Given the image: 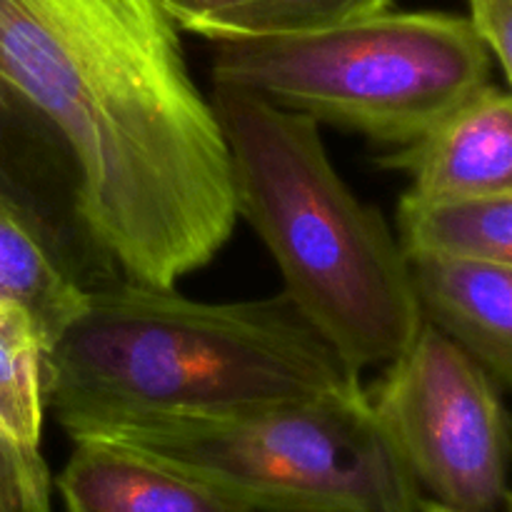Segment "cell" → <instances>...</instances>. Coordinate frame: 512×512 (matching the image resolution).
I'll list each match as a JSON object with an SVG mask.
<instances>
[{
    "mask_svg": "<svg viewBox=\"0 0 512 512\" xmlns=\"http://www.w3.org/2000/svg\"><path fill=\"white\" fill-rule=\"evenodd\" d=\"M0 85L65 143L75 215L120 278L175 288L228 243V145L160 0H0Z\"/></svg>",
    "mask_w": 512,
    "mask_h": 512,
    "instance_id": "cell-1",
    "label": "cell"
},
{
    "mask_svg": "<svg viewBox=\"0 0 512 512\" xmlns=\"http://www.w3.org/2000/svg\"><path fill=\"white\" fill-rule=\"evenodd\" d=\"M55 418H218L360 388L285 293L200 303L118 278L88 288L45 350Z\"/></svg>",
    "mask_w": 512,
    "mask_h": 512,
    "instance_id": "cell-2",
    "label": "cell"
},
{
    "mask_svg": "<svg viewBox=\"0 0 512 512\" xmlns=\"http://www.w3.org/2000/svg\"><path fill=\"white\" fill-rule=\"evenodd\" d=\"M235 210L283 275V293L355 370L388 365L425 315L400 238L333 168L318 123L248 90L210 95Z\"/></svg>",
    "mask_w": 512,
    "mask_h": 512,
    "instance_id": "cell-3",
    "label": "cell"
},
{
    "mask_svg": "<svg viewBox=\"0 0 512 512\" xmlns=\"http://www.w3.org/2000/svg\"><path fill=\"white\" fill-rule=\"evenodd\" d=\"M103 440L218 485L255 512H423L365 388L218 418H75Z\"/></svg>",
    "mask_w": 512,
    "mask_h": 512,
    "instance_id": "cell-4",
    "label": "cell"
},
{
    "mask_svg": "<svg viewBox=\"0 0 512 512\" xmlns=\"http://www.w3.org/2000/svg\"><path fill=\"white\" fill-rule=\"evenodd\" d=\"M470 15H365L310 33L213 43V85L248 90L315 123L408 145L490 83Z\"/></svg>",
    "mask_w": 512,
    "mask_h": 512,
    "instance_id": "cell-5",
    "label": "cell"
},
{
    "mask_svg": "<svg viewBox=\"0 0 512 512\" xmlns=\"http://www.w3.org/2000/svg\"><path fill=\"white\" fill-rule=\"evenodd\" d=\"M368 398L400 460L433 503L453 512H493L503 503V405L483 365L443 330L423 320Z\"/></svg>",
    "mask_w": 512,
    "mask_h": 512,
    "instance_id": "cell-6",
    "label": "cell"
},
{
    "mask_svg": "<svg viewBox=\"0 0 512 512\" xmlns=\"http://www.w3.org/2000/svg\"><path fill=\"white\" fill-rule=\"evenodd\" d=\"M408 173L403 200L460 203L512 193V93L485 85L418 140L380 158Z\"/></svg>",
    "mask_w": 512,
    "mask_h": 512,
    "instance_id": "cell-7",
    "label": "cell"
},
{
    "mask_svg": "<svg viewBox=\"0 0 512 512\" xmlns=\"http://www.w3.org/2000/svg\"><path fill=\"white\" fill-rule=\"evenodd\" d=\"M58 475L65 512H255L218 485L103 440H73Z\"/></svg>",
    "mask_w": 512,
    "mask_h": 512,
    "instance_id": "cell-8",
    "label": "cell"
},
{
    "mask_svg": "<svg viewBox=\"0 0 512 512\" xmlns=\"http://www.w3.org/2000/svg\"><path fill=\"white\" fill-rule=\"evenodd\" d=\"M408 258L425 320L512 388V268L448 255Z\"/></svg>",
    "mask_w": 512,
    "mask_h": 512,
    "instance_id": "cell-9",
    "label": "cell"
},
{
    "mask_svg": "<svg viewBox=\"0 0 512 512\" xmlns=\"http://www.w3.org/2000/svg\"><path fill=\"white\" fill-rule=\"evenodd\" d=\"M88 288L73 275L43 225L8 193L0 195V303L33 318L45 350L85 303Z\"/></svg>",
    "mask_w": 512,
    "mask_h": 512,
    "instance_id": "cell-10",
    "label": "cell"
},
{
    "mask_svg": "<svg viewBox=\"0 0 512 512\" xmlns=\"http://www.w3.org/2000/svg\"><path fill=\"white\" fill-rule=\"evenodd\" d=\"M393 0H160L175 28L220 40L310 33L383 13Z\"/></svg>",
    "mask_w": 512,
    "mask_h": 512,
    "instance_id": "cell-11",
    "label": "cell"
},
{
    "mask_svg": "<svg viewBox=\"0 0 512 512\" xmlns=\"http://www.w3.org/2000/svg\"><path fill=\"white\" fill-rule=\"evenodd\" d=\"M398 233L408 255H448L512 268V193L430 205L400 200Z\"/></svg>",
    "mask_w": 512,
    "mask_h": 512,
    "instance_id": "cell-12",
    "label": "cell"
},
{
    "mask_svg": "<svg viewBox=\"0 0 512 512\" xmlns=\"http://www.w3.org/2000/svg\"><path fill=\"white\" fill-rule=\"evenodd\" d=\"M45 345L20 305L0 303V428L40 448L45 413Z\"/></svg>",
    "mask_w": 512,
    "mask_h": 512,
    "instance_id": "cell-13",
    "label": "cell"
},
{
    "mask_svg": "<svg viewBox=\"0 0 512 512\" xmlns=\"http://www.w3.org/2000/svg\"><path fill=\"white\" fill-rule=\"evenodd\" d=\"M50 470L40 448L0 428V512H50Z\"/></svg>",
    "mask_w": 512,
    "mask_h": 512,
    "instance_id": "cell-14",
    "label": "cell"
},
{
    "mask_svg": "<svg viewBox=\"0 0 512 512\" xmlns=\"http://www.w3.org/2000/svg\"><path fill=\"white\" fill-rule=\"evenodd\" d=\"M470 20L490 55L500 60L512 88V0H468Z\"/></svg>",
    "mask_w": 512,
    "mask_h": 512,
    "instance_id": "cell-15",
    "label": "cell"
},
{
    "mask_svg": "<svg viewBox=\"0 0 512 512\" xmlns=\"http://www.w3.org/2000/svg\"><path fill=\"white\" fill-rule=\"evenodd\" d=\"M423 512H453V510L443 508V505L433 503V500H425V503H423Z\"/></svg>",
    "mask_w": 512,
    "mask_h": 512,
    "instance_id": "cell-16",
    "label": "cell"
},
{
    "mask_svg": "<svg viewBox=\"0 0 512 512\" xmlns=\"http://www.w3.org/2000/svg\"><path fill=\"white\" fill-rule=\"evenodd\" d=\"M503 503H505V508H508V512H512V493H510V490H508V493H505Z\"/></svg>",
    "mask_w": 512,
    "mask_h": 512,
    "instance_id": "cell-17",
    "label": "cell"
},
{
    "mask_svg": "<svg viewBox=\"0 0 512 512\" xmlns=\"http://www.w3.org/2000/svg\"><path fill=\"white\" fill-rule=\"evenodd\" d=\"M0 88H3V85H0ZM5 193V188H3V180H0V195Z\"/></svg>",
    "mask_w": 512,
    "mask_h": 512,
    "instance_id": "cell-18",
    "label": "cell"
}]
</instances>
